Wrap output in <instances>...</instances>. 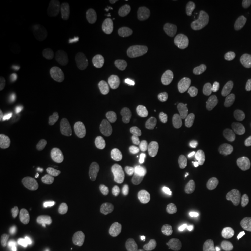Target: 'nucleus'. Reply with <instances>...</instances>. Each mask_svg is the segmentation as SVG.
Listing matches in <instances>:
<instances>
[{"instance_id":"f257e3e1","label":"nucleus","mask_w":251,"mask_h":251,"mask_svg":"<svg viewBox=\"0 0 251 251\" xmlns=\"http://www.w3.org/2000/svg\"><path fill=\"white\" fill-rule=\"evenodd\" d=\"M81 80L86 94L96 102H107L118 93L117 75L108 64L101 61L86 62L81 68Z\"/></svg>"},{"instance_id":"f03ea898","label":"nucleus","mask_w":251,"mask_h":251,"mask_svg":"<svg viewBox=\"0 0 251 251\" xmlns=\"http://www.w3.org/2000/svg\"><path fill=\"white\" fill-rule=\"evenodd\" d=\"M151 26L150 6L144 0H128L118 24L119 36L125 42H139Z\"/></svg>"},{"instance_id":"7ed1b4c3","label":"nucleus","mask_w":251,"mask_h":251,"mask_svg":"<svg viewBox=\"0 0 251 251\" xmlns=\"http://www.w3.org/2000/svg\"><path fill=\"white\" fill-rule=\"evenodd\" d=\"M188 153L193 169L201 176L214 174L221 162L215 140L205 130H197L188 139Z\"/></svg>"},{"instance_id":"20e7f679","label":"nucleus","mask_w":251,"mask_h":251,"mask_svg":"<svg viewBox=\"0 0 251 251\" xmlns=\"http://www.w3.org/2000/svg\"><path fill=\"white\" fill-rule=\"evenodd\" d=\"M125 185L128 193L144 206H153L161 200L159 181L153 172L144 166H133L126 172Z\"/></svg>"},{"instance_id":"39448f33","label":"nucleus","mask_w":251,"mask_h":251,"mask_svg":"<svg viewBox=\"0 0 251 251\" xmlns=\"http://www.w3.org/2000/svg\"><path fill=\"white\" fill-rule=\"evenodd\" d=\"M137 147L143 156L155 164H164L172 152L168 134L157 125H147L141 128L137 135Z\"/></svg>"},{"instance_id":"423d86ee","label":"nucleus","mask_w":251,"mask_h":251,"mask_svg":"<svg viewBox=\"0 0 251 251\" xmlns=\"http://www.w3.org/2000/svg\"><path fill=\"white\" fill-rule=\"evenodd\" d=\"M151 29L156 48L168 51L175 40V15L169 6H158L151 12Z\"/></svg>"},{"instance_id":"0eeeda50","label":"nucleus","mask_w":251,"mask_h":251,"mask_svg":"<svg viewBox=\"0 0 251 251\" xmlns=\"http://www.w3.org/2000/svg\"><path fill=\"white\" fill-rule=\"evenodd\" d=\"M215 43L218 51L222 57L234 59L242 51V34L234 23L225 21L216 28Z\"/></svg>"},{"instance_id":"6e6552de","label":"nucleus","mask_w":251,"mask_h":251,"mask_svg":"<svg viewBox=\"0 0 251 251\" xmlns=\"http://www.w3.org/2000/svg\"><path fill=\"white\" fill-rule=\"evenodd\" d=\"M106 137L108 142L118 149H129L135 144V130L126 120L113 121L107 126Z\"/></svg>"},{"instance_id":"1a4fd4ad","label":"nucleus","mask_w":251,"mask_h":251,"mask_svg":"<svg viewBox=\"0 0 251 251\" xmlns=\"http://www.w3.org/2000/svg\"><path fill=\"white\" fill-rule=\"evenodd\" d=\"M230 156L234 164L242 170H251V136H242L233 143Z\"/></svg>"},{"instance_id":"9d476101","label":"nucleus","mask_w":251,"mask_h":251,"mask_svg":"<svg viewBox=\"0 0 251 251\" xmlns=\"http://www.w3.org/2000/svg\"><path fill=\"white\" fill-rule=\"evenodd\" d=\"M14 213L13 198L7 191H1L0 193V226L4 227L7 225Z\"/></svg>"},{"instance_id":"9b49d317","label":"nucleus","mask_w":251,"mask_h":251,"mask_svg":"<svg viewBox=\"0 0 251 251\" xmlns=\"http://www.w3.org/2000/svg\"><path fill=\"white\" fill-rule=\"evenodd\" d=\"M198 94L196 92H192V91H188V92L185 93L183 97H175L171 101L172 108H183V107H188V106H192L194 102L197 101Z\"/></svg>"},{"instance_id":"f8f14e48","label":"nucleus","mask_w":251,"mask_h":251,"mask_svg":"<svg viewBox=\"0 0 251 251\" xmlns=\"http://www.w3.org/2000/svg\"><path fill=\"white\" fill-rule=\"evenodd\" d=\"M43 197V187L41 186L40 184L33 183L28 185L26 188V198L27 201L30 203V205H34V203L39 202Z\"/></svg>"},{"instance_id":"ddd939ff","label":"nucleus","mask_w":251,"mask_h":251,"mask_svg":"<svg viewBox=\"0 0 251 251\" xmlns=\"http://www.w3.org/2000/svg\"><path fill=\"white\" fill-rule=\"evenodd\" d=\"M40 247V238L37 237V235L31 234L27 237V240L25 241V247L24 251H37Z\"/></svg>"},{"instance_id":"4468645a","label":"nucleus","mask_w":251,"mask_h":251,"mask_svg":"<svg viewBox=\"0 0 251 251\" xmlns=\"http://www.w3.org/2000/svg\"><path fill=\"white\" fill-rule=\"evenodd\" d=\"M30 171L37 176H46L50 171V166L43 163H33L29 166Z\"/></svg>"},{"instance_id":"2eb2a0df","label":"nucleus","mask_w":251,"mask_h":251,"mask_svg":"<svg viewBox=\"0 0 251 251\" xmlns=\"http://www.w3.org/2000/svg\"><path fill=\"white\" fill-rule=\"evenodd\" d=\"M246 216L248 220V224H249L250 229H251V202L247 206V208H246Z\"/></svg>"}]
</instances>
